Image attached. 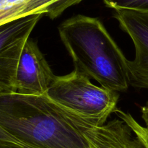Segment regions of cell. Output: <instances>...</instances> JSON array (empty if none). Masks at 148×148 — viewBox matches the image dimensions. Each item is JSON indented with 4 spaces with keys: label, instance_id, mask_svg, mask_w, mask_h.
Wrapping results in <instances>:
<instances>
[{
    "label": "cell",
    "instance_id": "obj_9",
    "mask_svg": "<svg viewBox=\"0 0 148 148\" xmlns=\"http://www.w3.org/2000/svg\"><path fill=\"white\" fill-rule=\"evenodd\" d=\"M106 7L116 10H134L148 12V0H103Z\"/></svg>",
    "mask_w": 148,
    "mask_h": 148
},
{
    "label": "cell",
    "instance_id": "obj_12",
    "mask_svg": "<svg viewBox=\"0 0 148 148\" xmlns=\"http://www.w3.org/2000/svg\"><path fill=\"white\" fill-rule=\"evenodd\" d=\"M0 148H5V147H0Z\"/></svg>",
    "mask_w": 148,
    "mask_h": 148
},
{
    "label": "cell",
    "instance_id": "obj_2",
    "mask_svg": "<svg viewBox=\"0 0 148 148\" xmlns=\"http://www.w3.org/2000/svg\"><path fill=\"white\" fill-rule=\"evenodd\" d=\"M58 31L74 69L109 90H128V59L99 19L77 14L61 23Z\"/></svg>",
    "mask_w": 148,
    "mask_h": 148
},
{
    "label": "cell",
    "instance_id": "obj_8",
    "mask_svg": "<svg viewBox=\"0 0 148 148\" xmlns=\"http://www.w3.org/2000/svg\"><path fill=\"white\" fill-rule=\"evenodd\" d=\"M114 113L132 129L133 132L142 140L146 147L148 148V127L142 126L130 113H127L119 108H116Z\"/></svg>",
    "mask_w": 148,
    "mask_h": 148
},
{
    "label": "cell",
    "instance_id": "obj_4",
    "mask_svg": "<svg viewBox=\"0 0 148 148\" xmlns=\"http://www.w3.org/2000/svg\"><path fill=\"white\" fill-rule=\"evenodd\" d=\"M114 17L135 48V57L127 62L130 85L148 89V12L116 10Z\"/></svg>",
    "mask_w": 148,
    "mask_h": 148
},
{
    "label": "cell",
    "instance_id": "obj_1",
    "mask_svg": "<svg viewBox=\"0 0 148 148\" xmlns=\"http://www.w3.org/2000/svg\"><path fill=\"white\" fill-rule=\"evenodd\" d=\"M94 126L46 94L0 92V127L25 148H89L83 132Z\"/></svg>",
    "mask_w": 148,
    "mask_h": 148
},
{
    "label": "cell",
    "instance_id": "obj_10",
    "mask_svg": "<svg viewBox=\"0 0 148 148\" xmlns=\"http://www.w3.org/2000/svg\"><path fill=\"white\" fill-rule=\"evenodd\" d=\"M0 147L5 148H25L24 145L0 127Z\"/></svg>",
    "mask_w": 148,
    "mask_h": 148
},
{
    "label": "cell",
    "instance_id": "obj_5",
    "mask_svg": "<svg viewBox=\"0 0 148 148\" xmlns=\"http://www.w3.org/2000/svg\"><path fill=\"white\" fill-rule=\"evenodd\" d=\"M55 77L37 42L28 38L16 65V92L33 95L46 94Z\"/></svg>",
    "mask_w": 148,
    "mask_h": 148
},
{
    "label": "cell",
    "instance_id": "obj_3",
    "mask_svg": "<svg viewBox=\"0 0 148 148\" xmlns=\"http://www.w3.org/2000/svg\"><path fill=\"white\" fill-rule=\"evenodd\" d=\"M49 99L62 108L101 126L117 108L119 94L93 85L90 78L74 69L56 76L46 92Z\"/></svg>",
    "mask_w": 148,
    "mask_h": 148
},
{
    "label": "cell",
    "instance_id": "obj_6",
    "mask_svg": "<svg viewBox=\"0 0 148 148\" xmlns=\"http://www.w3.org/2000/svg\"><path fill=\"white\" fill-rule=\"evenodd\" d=\"M89 148H147L123 120L114 119L84 131Z\"/></svg>",
    "mask_w": 148,
    "mask_h": 148
},
{
    "label": "cell",
    "instance_id": "obj_11",
    "mask_svg": "<svg viewBox=\"0 0 148 148\" xmlns=\"http://www.w3.org/2000/svg\"><path fill=\"white\" fill-rule=\"evenodd\" d=\"M142 118L145 123L146 127H148V102L145 106L142 107Z\"/></svg>",
    "mask_w": 148,
    "mask_h": 148
},
{
    "label": "cell",
    "instance_id": "obj_7",
    "mask_svg": "<svg viewBox=\"0 0 148 148\" xmlns=\"http://www.w3.org/2000/svg\"><path fill=\"white\" fill-rule=\"evenodd\" d=\"M43 14H34L0 26V53L16 40L30 36Z\"/></svg>",
    "mask_w": 148,
    "mask_h": 148
}]
</instances>
